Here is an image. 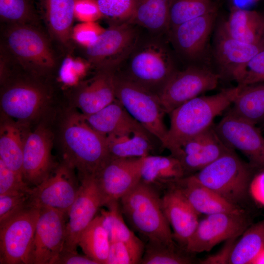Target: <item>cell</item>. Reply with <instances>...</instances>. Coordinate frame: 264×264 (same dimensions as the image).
<instances>
[{
    "mask_svg": "<svg viewBox=\"0 0 264 264\" xmlns=\"http://www.w3.org/2000/svg\"><path fill=\"white\" fill-rule=\"evenodd\" d=\"M237 91L236 86L215 94L199 95L173 110L161 148L173 154L184 142L213 125L214 119L232 105Z\"/></svg>",
    "mask_w": 264,
    "mask_h": 264,
    "instance_id": "1",
    "label": "cell"
},
{
    "mask_svg": "<svg viewBox=\"0 0 264 264\" xmlns=\"http://www.w3.org/2000/svg\"><path fill=\"white\" fill-rule=\"evenodd\" d=\"M61 136L63 161L76 169L78 176H95L111 159L106 136L90 127L81 112L67 115Z\"/></svg>",
    "mask_w": 264,
    "mask_h": 264,
    "instance_id": "2",
    "label": "cell"
},
{
    "mask_svg": "<svg viewBox=\"0 0 264 264\" xmlns=\"http://www.w3.org/2000/svg\"><path fill=\"white\" fill-rule=\"evenodd\" d=\"M0 50L21 68L41 77L52 71L58 60L50 42L38 26L5 24Z\"/></svg>",
    "mask_w": 264,
    "mask_h": 264,
    "instance_id": "3",
    "label": "cell"
},
{
    "mask_svg": "<svg viewBox=\"0 0 264 264\" xmlns=\"http://www.w3.org/2000/svg\"><path fill=\"white\" fill-rule=\"evenodd\" d=\"M119 204L123 217L148 241L176 245L156 189L140 180Z\"/></svg>",
    "mask_w": 264,
    "mask_h": 264,
    "instance_id": "4",
    "label": "cell"
},
{
    "mask_svg": "<svg viewBox=\"0 0 264 264\" xmlns=\"http://www.w3.org/2000/svg\"><path fill=\"white\" fill-rule=\"evenodd\" d=\"M122 66L124 71L114 72L157 95L176 69L171 51L157 39L140 42L138 38L118 67Z\"/></svg>",
    "mask_w": 264,
    "mask_h": 264,
    "instance_id": "5",
    "label": "cell"
},
{
    "mask_svg": "<svg viewBox=\"0 0 264 264\" xmlns=\"http://www.w3.org/2000/svg\"><path fill=\"white\" fill-rule=\"evenodd\" d=\"M39 77L29 72L14 76L9 71L1 80L0 107L11 120L24 124L37 117L45 109L50 91Z\"/></svg>",
    "mask_w": 264,
    "mask_h": 264,
    "instance_id": "6",
    "label": "cell"
},
{
    "mask_svg": "<svg viewBox=\"0 0 264 264\" xmlns=\"http://www.w3.org/2000/svg\"><path fill=\"white\" fill-rule=\"evenodd\" d=\"M194 177L229 202L242 207L252 178L249 166L230 149L197 172Z\"/></svg>",
    "mask_w": 264,
    "mask_h": 264,
    "instance_id": "7",
    "label": "cell"
},
{
    "mask_svg": "<svg viewBox=\"0 0 264 264\" xmlns=\"http://www.w3.org/2000/svg\"><path fill=\"white\" fill-rule=\"evenodd\" d=\"M116 99L128 112L160 142L168 132L158 95L114 72Z\"/></svg>",
    "mask_w": 264,
    "mask_h": 264,
    "instance_id": "8",
    "label": "cell"
},
{
    "mask_svg": "<svg viewBox=\"0 0 264 264\" xmlns=\"http://www.w3.org/2000/svg\"><path fill=\"white\" fill-rule=\"evenodd\" d=\"M220 75L204 66H191L176 69L158 96L166 113L218 86Z\"/></svg>",
    "mask_w": 264,
    "mask_h": 264,
    "instance_id": "9",
    "label": "cell"
},
{
    "mask_svg": "<svg viewBox=\"0 0 264 264\" xmlns=\"http://www.w3.org/2000/svg\"><path fill=\"white\" fill-rule=\"evenodd\" d=\"M74 170L64 161L58 164L44 180L32 188L27 207L55 209L67 215L80 186Z\"/></svg>",
    "mask_w": 264,
    "mask_h": 264,
    "instance_id": "10",
    "label": "cell"
},
{
    "mask_svg": "<svg viewBox=\"0 0 264 264\" xmlns=\"http://www.w3.org/2000/svg\"><path fill=\"white\" fill-rule=\"evenodd\" d=\"M40 211L26 207L0 224V264H28Z\"/></svg>",
    "mask_w": 264,
    "mask_h": 264,
    "instance_id": "11",
    "label": "cell"
},
{
    "mask_svg": "<svg viewBox=\"0 0 264 264\" xmlns=\"http://www.w3.org/2000/svg\"><path fill=\"white\" fill-rule=\"evenodd\" d=\"M134 24L124 22L112 24L97 41L85 48L87 60L96 69L115 71L137 43L139 37Z\"/></svg>",
    "mask_w": 264,
    "mask_h": 264,
    "instance_id": "12",
    "label": "cell"
},
{
    "mask_svg": "<svg viewBox=\"0 0 264 264\" xmlns=\"http://www.w3.org/2000/svg\"><path fill=\"white\" fill-rule=\"evenodd\" d=\"M249 225L245 212L205 215L199 220L185 250L191 254L210 251L221 242L239 237Z\"/></svg>",
    "mask_w": 264,
    "mask_h": 264,
    "instance_id": "13",
    "label": "cell"
},
{
    "mask_svg": "<svg viewBox=\"0 0 264 264\" xmlns=\"http://www.w3.org/2000/svg\"><path fill=\"white\" fill-rule=\"evenodd\" d=\"M67 217L55 209H40L28 264H54L65 242Z\"/></svg>",
    "mask_w": 264,
    "mask_h": 264,
    "instance_id": "14",
    "label": "cell"
},
{
    "mask_svg": "<svg viewBox=\"0 0 264 264\" xmlns=\"http://www.w3.org/2000/svg\"><path fill=\"white\" fill-rule=\"evenodd\" d=\"M79 190L68 214L66 237L62 251L77 252L79 238L104 206L95 176H78Z\"/></svg>",
    "mask_w": 264,
    "mask_h": 264,
    "instance_id": "15",
    "label": "cell"
},
{
    "mask_svg": "<svg viewBox=\"0 0 264 264\" xmlns=\"http://www.w3.org/2000/svg\"><path fill=\"white\" fill-rule=\"evenodd\" d=\"M214 127L226 146L241 152L253 166L264 169V137L255 124L228 112Z\"/></svg>",
    "mask_w": 264,
    "mask_h": 264,
    "instance_id": "16",
    "label": "cell"
},
{
    "mask_svg": "<svg viewBox=\"0 0 264 264\" xmlns=\"http://www.w3.org/2000/svg\"><path fill=\"white\" fill-rule=\"evenodd\" d=\"M144 157L111 158L95 176L104 206L119 200L141 180Z\"/></svg>",
    "mask_w": 264,
    "mask_h": 264,
    "instance_id": "17",
    "label": "cell"
},
{
    "mask_svg": "<svg viewBox=\"0 0 264 264\" xmlns=\"http://www.w3.org/2000/svg\"><path fill=\"white\" fill-rule=\"evenodd\" d=\"M53 141L52 132L44 125L27 132L24 144L22 175L30 186L41 183L58 165L54 163L51 154Z\"/></svg>",
    "mask_w": 264,
    "mask_h": 264,
    "instance_id": "18",
    "label": "cell"
},
{
    "mask_svg": "<svg viewBox=\"0 0 264 264\" xmlns=\"http://www.w3.org/2000/svg\"><path fill=\"white\" fill-rule=\"evenodd\" d=\"M230 149L220 138L213 125L184 142L171 155L180 160L186 176L200 170Z\"/></svg>",
    "mask_w": 264,
    "mask_h": 264,
    "instance_id": "19",
    "label": "cell"
},
{
    "mask_svg": "<svg viewBox=\"0 0 264 264\" xmlns=\"http://www.w3.org/2000/svg\"><path fill=\"white\" fill-rule=\"evenodd\" d=\"M217 16V11L184 22L171 30V40L175 49L190 61L203 58Z\"/></svg>",
    "mask_w": 264,
    "mask_h": 264,
    "instance_id": "20",
    "label": "cell"
},
{
    "mask_svg": "<svg viewBox=\"0 0 264 264\" xmlns=\"http://www.w3.org/2000/svg\"><path fill=\"white\" fill-rule=\"evenodd\" d=\"M264 48V43L249 44L233 38L220 24L216 32L213 53L221 73L234 80L248 62Z\"/></svg>",
    "mask_w": 264,
    "mask_h": 264,
    "instance_id": "21",
    "label": "cell"
},
{
    "mask_svg": "<svg viewBox=\"0 0 264 264\" xmlns=\"http://www.w3.org/2000/svg\"><path fill=\"white\" fill-rule=\"evenodd\" d=\"M161 202L165 215L173 230L174 240L185 250L197 226L199 215L174 184L161 196Z\"/></svg>",
    "mask_w": 264,
    "mask_h": 264,
    "instance_id": "22",
    "label": "cell"
},
{
    "mask_svg": "<svg viewBox=\"0 0 264 264\" xmlns=\"http://www.w3.org/2000/svg\"><path fill=\"white\" fill-rule=\"evenodd\" d=\"M79 83L74 95L75 106L83 114L95 113L116 100L114 71L102 68Z\"/></svg>",
    "mask_w": 264,
    "mask_h": 264,
    "instance_id": "23",
    "label": "cell"
},
{
    "mask_svg": "<svg viewBox=\"0 0 264 264\" xmlns=\"http://www.w3.org/2000/svg\"><path fill=\"white\" fill-rule=\"evenodd\" d=\"M199 214L207 215L218 213L241 214L245 211L240 206L227 201L204 186L192 175L185 176L173 183Z\"/></svg>",
    "mask_w": 264,
    "mask_h": 264,
    "instance_id": "24",
    "label": "cell"
},
{
    "mask_svg": "<svg viewBox=\"0 0 264 264\" xmlns=\"http://www.w3.org/2000/svg\"><path fill=\"white\" fill-rule=\"evenodd\" d=\"M82 114L90 127L106 136L129 135L139 132H148L116 99L95 113Z\"/></svg>",
    "mask_w": 264,
    "mask_h": 264,
    "instance_id": "25",
    "label": "cell"
},
{
    "mask_svg": "<svg viewBox=\"0 0 264 264\" xmlns=\"http://www.w3.org/2000/svg\"><path fill=\"white\" fill-rule=\"evenodd\" d=\"M52 38L63 47H71L76 0H38Z\"/></svg>",
    "mask_w": 264,
    "mask_h": 264,
    "instance_id": "26",
    "label": "cell"
},
{
    "mask_svg": "<svg viewBox=\"0 0 264 264\" xmlns=\"http://www.w3.org/2000/svg\"><path fill=\"white\" fill-rule=\"evenodd\" d=\"M221 25L229 36L242 42L264 43V15L256 11L233 6Z\"/></svg>",
    "mask_w": 264,
    "mask_h": 264,
    "instance_id": "27",
    "label": "cell"
},
{
    "mask_svg": "<svg viewBox=\"0 0 264 264\" xmlns=\"http://www.w3.org/2000/svg\"><path fill=\"white\" fill-rule=\"evenodd\" d=\"M186 176L180 160L170 155L150 154L143 159L141 181L159 191Z\"/></svg>",
    "mask_w": 264,
    "mask_h": 264,
    "instance_id": "28",
    "label": "cell"
},
{
    "mask_svg": "<svg viewBox=\"0 0 264 264\" xmlns=\"http://www.w3.org/2000/svg\"><path fill=\"white\" fill-rule=\"evenodd\" d=\"M11 120L8 118L0 124V160L23 177V149L27 132L25 133L22 124Z\"/></svg>",
    "mask_w": 264,
    "mask_h": 264,
    "instance_id": "29",
    "label": "cell"
},
{
    "mask_svg": "<svg viewBox=\"0 0 264 264\" xmlns=\"http://www.w3.org/2000/svg\"><path fill=\"white\" fill-rule=\"evenodd\" d=\"M228 112L254 124L264 120V82L238 85Z\"/></svg>",
    "mask_w": 264,
    "mask_h": 264,
    "instance_id": "30",
    "label": "cell"
},
{
    "mask_svg": "<svg viewBox=\"0 0 264 264\" xmlns=\"http://www.w3.org/2000/svg\"><path fill=\"white\" fill-rule=\"evenodd\" d=\"M172 0H136L130 23L137 24L155 33L169 32Z\"/></svg>",
    "mask_w": 264,
    "mask_h": 264,
    "instance_id": "31",
    "label": "cell"
},
{
    "mask_svg": "<svg viewBox=\"0 0 264 264\" xmlns=\"http://www.w3.org/2000/svg\"><path fill=\"white\" fill-rule=\"evenodd\" d=\"M153 138H155L146 132L122 136H106L111 158H142L153 154L154 148Z\"/></svg>",
    "mask_w": 264,
    "mask_h": 264,
    "instance_id": "32",
    "label": "cell"
},
{
    "mask_svg": "<svg viewBox=\"0 0 264 264\" xmlns=\"http://www.w3.org/2000/svg\"><path fill=\"white\" fill-rule=\"evenodd\" d=\"M78 245L85 255L98 264H106L110 241L100 215H97L82 233Z\"/></svg>",
    "mask_w": 264,
    "mask_h": 264,
    "instance_id": "33",
    "label": "cell"
},
{
    "mask_svg": "<svg viewBox=\"0 0 264 264\" xmlns=\"http://www.w3.org/2000/svg\"><path fill=\"white\" fill-rule=\"evenodd\" d=\"M237 240L229 264H251L264 248V220L249 226Z\"/></svg>",
    "mask_w": 264,
    "mask_h": 264,
    "instance_id": "34",
    "label": "cell"
},
{
    "mask_svg": "<svg viewBox=\"0 0 264 264\" xmlns=\"http://www.w3.org/2000/svg\"><path fill=\"white\" fill-rule=\"evenodd\" d=\"M107 207V210H100V215L110 242H121L144 250L145 245L143 242L128 227L125 222L119 201L112 203Z\"/></svg>",
    "mask_w": 264,
    "mask_h": 264,
    "instance_id": "35",
    "label": "cell"
},
{
    "mask_svg": "<svg viewBox=\"0 0 264 264\" xmlns=\"http://www.w3.org/2000/svg\"><path fill=\"white\" fill-rule=\"evenodd\" d=\"M216 11L217 6L214 0H172L169 32L189 20Z\"/></svg>",
    "mask_w": 264,
    "mask_h": 264,
    "instance_id": "36",
    "label": "cell"
},
{
    "mask_svg": "<svg viewBox=\"0 0 264 264\" xmlns=\"http://www.w3.org/2000/svg\"><path fill=\"white\" fill-rule=\"evenodd\" d=\"M180 250L176 245L148 241L145 246L141 264H188L193 262L192 258Z\"/></svg>",
    "mask_w": 264,
    "mask_h": 264,
    "instance_id": "37",
    "label": "cell"
},
{
    "mask_svg": "<svg viewBox=\"0 0 264 264\" xmlns=\"http://www.w3.org/2000/svg\"><path fill=\"white\" fill-rule=\"evenodd\" d=\"M0 17L5 24L38 27V16L30 0H0Z\"/></svg>",
    "mask_w": 264,
    "mask_h": 264,
    "instance_id": "38",
    "label": "cell"
},
{
    "mask_svg": "<svg viewBox=\"0 0 264 264\" xmlns=\"http://www.w3.org/2000/svg\"><path fill=\"white\" fill-rule=\"evenodd\" d=\"M103 17L113 24L130 22L133 15L136 0H95Z\"/></svg>",
    "mask_w": 264,
    "mask_h": 264,
    "instance_id": "39",
    "label": "cell"
},
{
    "mask_svg": "<svg viewBox=\"0 0 264 264\" xmlns=\"http://www.w3.org/2000/svg\"><path fill=\"white\" fill-rule=\"evenodd\" d=\"M90 66L86 60L73 58L68 55L62 61L59 69V78L64 85L76 86Z\"/></svg>",
    "mask_w": 264,
    "mask_h": 264,
    "instance_id": "40",
    "label": "cell"
},
{
    "mask_svg": "<svg viewBox=\"0 0 264 264\" xmlns=\"http://www.w3.org/2000/svg\"><path fill=\"white\" fill-rule=\"evenodd\" d=\"M144 251L121 242H110L106 264H140Z\"/></svg>",
    "mask_w": 264,
    "mask_h": 264,
    "instance_id": "41",
    "label": "cell"
},
{
    "mask_svg": "<svg viewBox=\"0 0 264 264\" xmlns=\"http://www.w3.org/2000/svg\"><path fill=\"white\" fill-rule=\"evenodd\" d=\"M234 80L241 86L264 82V48L248 62Z\"/></svg>",
    "mask_w": 264,
    "mask_h": 264,
    "instance_id": "42",
    "label": "cell"
},
{
    "mask_svg": "<svg viewBox=\"0 0 264 264\" xmlns=\"http://www.w3.org/2000/svg\"><path fill=\"white\" fill-rule=\"evenodd\" d=\"M29 194L19 192L0 195V224L28 207Z\"/></svg>",
    "mask_w": 264,
    "mask_h": 264,
    "instance_id": "43",
    "label": "cell"
},
{
    "mask_svg": "<svg viewBox=\"0 0 264 264\" xmlns=\"http://www.w3.org/2000/svg\"><path fill=\"white\" fill-rule=\"evenodd\" d=\"M31 187L22 176L7 167L0 160V195L12 193H30Z\"/></svg>",
    "mask_w": 264,
    "mask_h": 264,
    "instance_id": "44",
    "label": "cell"
},
{
    "mask_svg": "<svg viewBox=\"0 0 264 264\" xmlns=\"http://www.w3.org/2000/svg\"><path fill=\"white\" fill-rule=\"evenodd\" d=\"M105 29L96 22H81L73 26L72 40L85 48L93 44Z\"/></svg>",
    "mask_w": 264,
    "mask_h": 264,
    "instance_id": "45",
    "label": "cell"
},
{
    "mask_svg": "<svg viewBox=\"0 0 264 264\" xmlns=\"http://www.w3.org/2000/svg\"><path fill=\"white\" fill-rule=\"evenodd\" d=\"M74 16L81 22H96L103 17L95 0H76Z\"/></svg>",
    "mask_w": 264,
    "mask_h": 264,
    "instance_id": "46",
    "label": "cell"
},
{
    "mask_svg": "<svg viewBox=\"0 0 264 264\" xmlns=\"http://www.w3.org/2000/svg\"><path fill=\"white\" fill-rule=\"evenodd\" d=\"M238 237L231 238L226 241L222 247L214 254L211 255L201 260L202 264H228L234 246Z\"/></svg>",
    "mask_w": 264,
    "mask_h": 264,
    "instance_id": "47",
    "label": "cell"
},
{
    "mask_svg": "<svg viewBox=\"0 0 264 264\" xmlns=\"http://www.w3.org/2000/svg\"><path fill=\"white\" fill-rule=\"evenodd\" d=\"M248 193L257 203L264 206V171L257 174L251 178Z\"/></svg>",
    "mask_w": 264,
    "mask_h": 264,
    "instance_id": "48",
    "label": "cell"
},
{
    "mask_svg": "<svg viewBox=\"0 0 264 264\" xmlns=\"http://www.w3.org/2000/svg\"><path fill=\"white\" fill-rule=\"evenodd\" d=\"M54 264H98L87 255H81L77 252L62 251Z\"/></svg>",
    "mask_w": 264,
    "mask_h": 264,
    "instance_id": "49",
    "label": "cell"
},
{
    "mask_svg": "<svg viewBox=\"0 0 264 264\" xmlns=\"http://www.w3.org/2000/svg\"><path fill=\"white\" fill-rule=\"evenodd\" d=\"M252 264H264V248L253 261Z\"/></svg>",
    "mask_w": 264,
    "mask_h": 264,
    "instance_id": "50",
    "label": "cell"
},
{
    "mask_svg": "<svg viewBox=\"0 0 264 264\" xmlns=\"http://www.w3.org/2000/svg\"><path fill=\"white\" fill-rule=\"evenodd\" d=\"M254 2H258V1H259L260 0H252Z\"/></svg>",
    "mask_w": 264,
    "mask_h": 264,
    "instance_id": "51",
    "label": "cell"
}]
</instances>
